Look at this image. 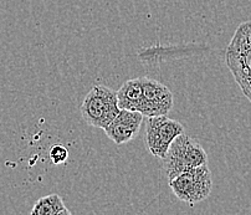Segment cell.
I'll use <instances>...</instances> for the list:
<instances>
[{
    "label": "cell",
    "instance_id": "5",
    "mask_svg": "<svg viewBox=\"0 0 251 215\" xmlns=\"http://www.w3.org/2000/svg\"><path fill=\"white\" fill-rule=\"evenodd\" d=\"M184 132V126L168 116L147 117L146 120L145 143L154 157L166 156L172 142Z\"/></svg>",
    "mask_w": 251,
    "mask_h": 215
},
{
    "label": "cell",
    "instance_id": "2",
    "mask_svg": "<svg viewBox=\"0 0 251 215\" xmlns=\"http://www.w3.org/2000/svg\"><path fill=\"white\" fill-rule=\"evenodd\" d=\"M162 162L164 174L169 182L184 170L208 164V154L198 142L183 132L172 142Z\"/></svg>",
    "mask_w": 251,
    "mask_h": 215
},
{
    "label": "cell",
    "instance_id": "9",
    "mask_svg": "<svg viewBox=\"0 0 251 215\" xmlns=\"http://www.w3.org/2000/svg\"><path fill=\"white\" fill-rule=\"evenodd\" d=\"M64 200L57 194H50L40 198L31 209V215H70Z\"/></svg>",
    "mask_w": 251,
    "mask_h": 215
},
{
    "label": "cell",
    "instance_id": "8",
    "mask_svg": "<svg viewBox=\"0 0 251 215\" xmlns=\"http://www.w3.org/2000/svg\"><path fill=\"white\" fill-rule=\"evenodd\" d=\"M142 95H143L142 77H139V79H131V80L126 81L121 86L120 90L117 91L118 106H120V108L138 111Z\"/></svg>",
    "mask_w": 251,
    "mask_h": 215
},
{
    "label": "cell",
    "instance_id": "7",
    "mask_svg": "<svg viewBox=\"0 0 251 215\" xmlns=\"http://www.w3.org/2000/svg\"><path fill=\"white\" fill-rule=\"evenodd\" d=\"M145 116L138 111L121 108L112 122L104 128L106 135L117 146L128 143L138 135Z\"/></svg>",
    "mask_w": 251,
    "mask_h": 215
},
{
    "label": "cell",
    "instance_id": "10",
    "mask_svg": "<svg viewBox=\"0 0 251 215\" xmlns=\"http://www.w3.org/2000/svg\"><path fill=\"white\" fill-rule=\"evenodd\" d=\"M50 160L55 165L64 164L69 160V149L62 144H53L50 149Z\"/></svg>",
    "mask_w": 251,
    "mask_h": 215
},
{
    "label": "cell",
    "instance_id": "1",
    "mask_svg": "<svg viewBox=\"0 0 251 215\" xmlns=\"http://www.w3.org/2000/svg\"><path fill=\"white\" fill-rule=\"evenodd\" d=\"M225 62L244 96L251 102V20L241 23L225 50Z\"/></svg>",
    "mask_w": 251,
    "mask_h": 215
},
{
    "label": "cell",
    "instance_id": "6",
    "mask_svg": "<svg viewBox=\"0 0 251 215\" xmlns=\"http://www.w3.org/2000/svg\"><path fill=\"white\" fill-rule=\"evenodd\" d=\"M143 95L138 112L146 117L168 116L174 105L173 93L163 83L150 77H142Z\"/></svg>",
    "mask_w": 251,
    "mask_h": 215
},
{
    "label": "cell",
    "instance_id": "3",
    "mask_svg": "<svg viewBox=\"0 0 251 215\" xmlns=\"http://www.w3.org/2000/svg\"><path fill=\"white\" fill-rule=\"evenodd\" d=\"M120 109L117 91L104 85L94 86L81 105L83 120L92 127L102 130L112 122Z\"/></svg>",
    "mask_w": 251,
    "mask_h": 215
},
{
    "label": "cell",
    "instance_id": "4",
    "mask_svg": "<svg viewBox=\"0 0 251 215\" xmlns=\"http://www.w3.org/2000/svg\"><path fill=\"white\" fill-rule=\"evenodd\" d=\"M173 194L179 200L189 205L198 204L210 195L213 178L208 164L190 168L179 173L169 181Z\"/></svg>",
    "mask_w": 251,
    "mask_h": 215
}]
</instances>
